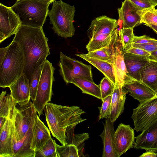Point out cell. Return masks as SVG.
I'll return each instance as SVG.
<instances>
[{"label": "cell", "mask_w": 157, "mask_h": 157, "mask_svg": "<svg viewBox=\"0 0 157 157\" xmlns=\"http://www.w3.org/2000/svg\"><path fill=\"white\" fill-rule=\"evenodd\" d=\"M102 132L99 135L103 144L102 157H118L114 142V131L113 122L109 118L105 119Z\"/></svg>", "instance_id": "obj_20"}, {"label": "cell", "mask_w": 157, "mask_h": 157, "mask_svg": "<svg viewBox=\"0 0 157 157\" xmlns=\"http://www.w3.org/2000/svg\"><path fill=\"white\" fill-rule=\"evenodd\" d=\"M135 148L157 151V120L135 137Z\"/></svg>", "instance_id": "obj_17"}, {"label": "cell", "mask_w": 157, "mask_h": 157, "mask_svg": "<svg viewBox=\"0 0 157 157\" xmlns=\"http://www.w3.org/2000/svg\"><path fill=\"white\" fill-rule=\"evenodd\" d=\"M55 70L52 63L47 59L42 64L36 96L33 102L39 116L43 114L44 107L51 101L53 94L52 85L55 80L53 75Z\"/></svg>", "instance_id": "obj_6"}, {"label": "cell", "mask_w": 157, "mask_h": 157, "mask_svg": "<svg viewBox=\"0 0 157 157\" xmlns=\"http://www.w3.org/2000/svg\"><path fill=\"white\" fill-rule=\"evenodd\" d=\"M49 0L50 1V2H51V3H52V2H53L54 1H55V0Z\"/></svg>", "instance_id": "obj_48"}, {"label": "cell", "mask_w": 157, "mask_h": 157, "mask_svg": "<svg viewBox=\"0 0 157 157\" xmlns=\"http://www.w3.org/2000/svg\"><path fill=\"white\" fill-rule=\"evenodd\" d=\"M50 131L37 114L33 127L31 144L32 148L35 152L51 138Z\"/></svg>", "instance_id": "obj_21"}, {"label": "cell", "mask_w": 157, "mask_h": 157, "mask_svg": "<svg viewBox=\"0 0 157 157\" xmlns=\"http://www.w3.org/2000/svg\"><path fill=\"white\" fill-rule=\"evenodd\" d=\"M140 157H157V153L156 151L151 150H146V152L143 153Z\"/></svg>", "instance_id": "obj_42"}, {"label": "cell", "mask_w": 157, "mask_h": 157, "mask_svg": "<svg viewBox=\"0 0 157 157\" xmlns=\"http://www.w3.org/2000/svg\"><path fill=\"white\" fill-rule=\"evenodd\" d=\"M99 70L115 85L117 82L116 75L113 65L106 61L101 60L88 56L86 54H76Z\"/></svg>", "instance_id": "obj_24"}, {"label": "cell", "mask_w": 157, "mask_h": 157, "mask_svg": "<svg viewBox=\"0 0 157 157\" xmlns=\"http://www.w3.org/2000/svg\"><path fill=\"white\" fill-rule=\"evenodd\" d=\"M142 10L129 0H124L118 9L119 18L123 23V28H133L140 24Z\"/></svg>", "instance_id": "obj_13"}, {"label": "cell", "mask_w": 157, "mask_h": 157, "mask_svg": "<svg viewBox=\"0 0 157 157\" xmlns=\"http://www.w3.org/2000/svg\"><path fill=\"white\" fill-rule=\"evenodd\" d=\"M42 64L36 69L29 82L30 98L33 101L35 100L36 97L42 71Z\"/></svg>", "instance_id": "obj_34"}, {"label": "cell", "mask_w": 157, "mask_h": 157, "mask_svg": "<svg viewBox=\"0 0 157 157\" xmlns=\"http://www.w3.org/2000/svg\"><path fill=\"white\" fill-rule=\"evenodd\" d=\"M141 80L151 89L155 94L157 92V62L150 60L140 72Z\"/></svg>", "instance_id": "obj_25"}, {"label": "cell", "mask_w": 157, "mask_h": 157, "mask_svg": "<svg viewBox=\"0 0 157 157\" xmlns=\"http://www.w3.org/2000/svg\"><path fill=\"white\" fill-rule=\"evenodd\" d=\"M59 70L60 75L67 84L71 83L74 78H82L92 82L93 78L91 67L90 66L83 63L81 61L71 58L59 52Z\"/></svg>", "instance_id": "obj_8"}, {"label": "cell", "mask_w": 157, "mask_h": 157, "mask_svg": "<svg viewBox=\"0 0 157 157\" xmlns=\"http://www.w3.org/2000/svg\"><path fill=\"white\" fill-rule=\"evenodd\" d=\"M0 63V87H9L23 73L25 60L18 43L13 40L7 46L4 57Z\"/></svg>", "instance_id": "obj_3"}, {"label": "cell", "mask_w": 157, "mask_h": 157, "mask_svg": "<svg viewBox=\"0 0 157 157\" xmlns=\"http://www.w3.org/2000/svg\"><path fill=\"white\" fill-rule=\"evenodd\" d=\"M57 157H79L78 150L74 144L59 145L56 144Z\"/></svg>", "instance_id": "obj_32"}, {"label": "cell", "mask_w": 157, "mask_h": 157, "mask_svg": "<svg viewBox=\"0 0 157 157\" xmlns=\"http://www.w3.org/2000/svg\"><path fill=\"white\" fill-rule=\"evenodd\" d=\"M37 112L30 100L26 104L15 107L11 120L17 141L22 139L34 125Z\"/></svg>", "instance_id": "obj_9"}, {"label": "cell", "mask_w": 157, "mask_h": 157, "mask_svg": "<svg viewBox=\"0 0 157 157\" xmlns=\"http://www.w3.org/2000/svg\"><path fill=\"white\" fill-rule=\"evenodd\" d=\"M140 23L147 26L151 25H157V9L153 7L142 10Z\"/></svg>", "instance_id": "obj_33"}, {"label": "cell", "mask_w": 157, "mask_h": 157, "mask_svg": "<svg viewBox=\"0 0 157 157\" xmlns=\"http://www.w3.org/2000/svg\"><path fill=\"white\" fill-rule=\"evenodd\" d=\"M13 40L18 43L22 51L25 60L23 73L29 82L36 69L44 63L50 54L48 39L42 27L21 25Z\"/></svg>", "instance_id": "obj_1"}, {"label": "cell", "mask_w": 157, "mask_h": 157, "mask_svg": "<svg viewBox=\"0 0 157 157\" xmlns=\"http://www.w3.org/2000/svg\"><path fill=\"white\" fill-rule=\"evenodd\" d=\"M152 29L157 34V25H150L148 26Z\"/></svg>", "instance_id": "obj_46"}, {"label": "cell", "mask_w": 157, "mask_h": 157, "mask_svg": "<svg viewBox=\"0 0 157 157\" xmlns=\"http://www.w3.org/2000/svg\"><path fill=\"white\" fill-rule=\"evenodd\" d=\"M124 50L130 47L133 43L135 37L133 33V29L123 28L118 31Z\"/></svg>", "instance_id": "obj_31"}, {"label": "cell", "mask_w": 157, "mask_h": 157, "mask_svg": "<svg viewBox=\"0 0 157 157\" xmlns=\"http://www.w3.org/2000/svg\"><path fill=\"white\" fill-rule=\"evenodd\" d=\"M86 55L91 58L109 62L110 57L107 52V47L94 51L88 52Z\"/></svg>", "instance_id": "obj_37"}, {"label": "cell", "mask_w": 157, "mask_h": 157, "mask_svg": "<svg viewBox=\"0 0 157 157\" xmlns=\"http://www.w3.org/2000/svg\"><path fill=\"white\" fill-rule=\"evenodd\" d=\"M128 91L117 82L115 85L112 94L109 119L115 122L123 112L126 99V94Z\"/></svg>", "instance_id": "obj_19"}, {"label": "cell", "mask_w": 157, "mask_h": 157, "mask_svg": "<svg viewBox=\"0 0 157 157\" xmlns=\"http://www.w3.org/2000/svg\"><path fill=\"white\" fill-rule=\"evenodd\" d=\"M21 25L17 15L11 7L0 3V43L15 34Z\"/></svg>", "instance_id": "obj_11"}, {"label": "cell", "mask_w": 157, "mask_h": 157, "mask_svg": "<svg viewBox=\"0 0 157 157\" xmlns=\"http://www.w3.org/2000/svg\"><path fill=\"white\" fill-rule=\"evenodd\" d=\"M112 94L105 98L102 101L101 106L98 107L99 110V120L104 118L107 119L109 117Z\"/></svg>", "instance_id": "obj_36"}, {"label": "cell", "mask_w": 157, "mask_h": 157, "mask_svg": "<svg viewBox=\"0 0 157 157\" xmlns=\"http://www.w3.org/2000/svg\"><path fill=\"white\" fill-rule=\"evenodd\" d=\"M135 139L134 129L129 125L119 124L114 136L115 149L118 157L133 147Z\"/></svg>", "instance_id": "obj_12"}, {"label": "cell", "mask_w": 157, "mask_h": 157, "mask_svg": "<svg viewBox=\"0 0 157 157\" xmlns=\"http://www.w3.org/2000/svg\"><path fill=\"white\" fill-rule=\"evenodd\" d=\"M7 49V46L0 48V62H2L5 56Z\"/></svg>", "instance_id": "obj_44"}, {"label": "cell", "mask_w": 157, "mask_h": 157, "mask_svg": "<svg viewBox=\"0 0 157 157\" xmlns=\"http://www.w3.org/2000/svg\"><path fill=\"white\" fill-rule=\"evenodd\" d=\"M118 31L116 29L113 32L110 43L107 47V52L110 57L108 62L113 67L118 84L123 86L125 83L133 79L128 74L124 60V50Z\"/></svg>", "instance_id": "obj_7"}, {"label": "cell", "mask_w": 157, "mask_h": 157, "mask_svg": "<svg viewBox=\"0 0 157 157\" xmlns=\"http://www.w3.org/2000/svg\"><path fill=\"white\" fill-rule=\"evenodd\" d=\"M117 20L106 16H101L93 20L87 31L89 40L100 34H110L117 29Z\"/></svg>", "instance_id": "obj_14"}, {"label": "cell", "mask_w": 157, "mask_h": 157, "mask_svg": "<svg viewBox=\"0 0 157 157\" xmlns=\"http://www.w3.org/2000/svg\"><path fill=\"white\" fill-rule=\"evenodd\" d=\"M8 118L4 117H0V131L4 126Z\"/></svg>", "instance_id": "obj_45"}, {"label": "cell", "mask_w": 157, "mask_h": 157, "mask_svg": "<svg viewBox=\"0 0 157 157\" xmlns=\"http://www.w3.org/2000/svg\"><path fill=\"white\" fill-rule=\"evenodd\" d=\"M123 87L140 104L156 97L155 92L141 80L132 79L125 83Z\"/></svg>", "instance_id": "obj_16"}, {"label": "cell", "mask_w": 157, "mask_h": 157, "mask_svg": "<svg viewBox=\"0 0 157 157\" xmlns=\"http://www.w3.org/2000/svg\"><path fill=\"white\" fill-rule=\"evenodd\" d=\"M75 126H71L68 127L66 131V141L67 144H72L77 147L79 157H84V152L85 141L89 138L87 133L79 134H74V130Z\"/></svg>", "instance_id": "obj_26"}, {"label": "cell", "mask_w": 157, "mask_h": 157, "mask_svg": "<svg viewBox=\"0 0 157 157\" xmlns=\"http://www.w3.org/2000/svg\"><path fill=\"white\" fill-rule=\"evenodd\" d=\"M33 126L22 139L17 141L15 138L14 139L13 148V157H34L35 151L31 147Z\"/></svg>", "instance_id": "obj_23"}, {"label": "cell", "mask_w": 157, "mask_h": 157, "mask_svg": "<svg viewBox=\"0 0 157 157\" xmlns=\"http://www.w3.org/2000/svg\"><path fill=\"white\" fill-rule=\"evenodd\" d=\"M132 118L134 130L141 132L157 120V97L142 103L133 109Z\"/></svg>", "instance_id": "obj_10"}, {"label": "cell", "mask_w": 157, "mask_h": 157, "mask_svg": "<svg viewBox=\"0 0 157 157\" xmlns=\"http://www.w3.org/2000/svg\"><path fill=\"white\" fill-rule=\"evenodd\" d=\"M56 144L51 137L41 148L36 151L34 157H57Z\"/></svg>", "instance_id": "obj_30"}, {"label": "cell", "mask_w": 157, "mask_h": 157, "mask_svg": "<svg viewBox=\"0 0 157 157\" xmlns=\"http://www.w3.org/2000/svg\"><path fill=\"white\" fill-rule=\"evenodd\" d=\"M17 104L11 94H6V91H2L0 95V117L11 119Z\"/></svg>", "instance_id": "obj_28"}, {"label": "cell", "mask_w": 157, "mask_h": 157, "mask_svg": "<svg viewBox=\"0 0 157 157\" xmlns=\"http://www.w3.org/2000/svg\"><path fill=\"white\" fill-rule=\"evenodd\" d=\"M51 3L49 0H18L10 7L22 25L40 28L45 22Z\"/></svg>", "instance_id": "obj_4"}, {"label": "cell", "mask_w": 157, "mask_h": 157, "mask_svg": "<svg viewBox=\"0 0 157 157\" xmlns=\"http://www.w3.org/2000/svg\"><path fill=\"white\" fill-rule=\"evenodd\" d=\"M155 6H157V0H151Z\"/></svg>", "instance_id": "obj_47"}, {"label": "cell", "mask_w": 157, "mask_h": 157, "mask_svg": "<svg viewBox=\"0 0 157 157\" xmlns=\"http://www.w3.org/2000/svg\"><path fill=\"white\" fill-rule=\"evenodd\" d=\"M156 41L157 40L146 35L139 36H135L133 43L142 44Z\"/></svg>", "instance_id": "obj_41"}, {"label": "cell", "mask_w": 157, "mask_h": 157, "mask_svg": "<svg viewBox=\"0 0 157 157\" xmlns=\"http://www.w3.org/2000/svg\"><path fill=\"white\" fill-rule=\"evenodd\" d=\"M71 83L79 88L83 93L90 95L101 100V96L99 86L94 82L82 78L77 77L74 78Z\"/></svg>", "instance_id": "obj_27"}, {"label": "cell", "mask_w": 157, "mask_h": 157, "mask_svg": "<svg viewBox=\"0 0 157 157\" xmlns=\"http://www.w3.org/2000/svg\"><path fill=\"white\" fill-rule=\"evenodd\" d=\"M44 110L46 120L53 137L63 145L67 144L66 131L71 126H75L86 119L81 115L85 112L77 106H68L48 103Z\"/></svg>", "instance_id": "obj_2"}, {"label": "cell", "mask_w": 157, "mask_h": 157, "mask_svg": "<svg viewBox=\"0 0 157 157\" xmlns=\"http://www.w3.org/2000/svg\"><path fill=\"white\" fill-rule=\"evenodd\" d=\"M9 87L14 102L19 105H25L30 101L29 81L24 73Z\"/></svg>", "instance_id": "obj_15"}, {"label": "cell", "mask_w": 157, "mask_h": 157, "mask_svg": "<svg viewBox=\"0 0 157 157\" xmlns=\"http://www.w3.org/2000/svg\"><path fill=\"white\" fill-rule=\"evenodd\" d=\"M113 33L110 34L97 35L92 37L86 45L87 50L90 52L107 47L110 43Z\"/></svg>", "instance_id": "obj_29"}, {"label": "cell", "mask_w": 157, "mask_h": 157, "mask_svg": "<svg viewBox=\"0 0 157 157\" xmlns=\"http://www.w3.org/2000/svg\"><path fill=\"white\" fill-rule=\"evenodd\" d=\"M148 58L150 60L157 62V50L151 52Z\"/></svg>", "instance_id": "obj_43"}, {"label": "cell", "mask_w": 157, "mask_h": 157, "mask_svg": "<svg viewBox=\"0 0 157 157\" xmlns=\"http://www.w3.org/2000/svg\"><path fill=\"white\" fill-rule=\"evenodd\" d=\"M141 10H145L155 7L151 0H129Z\"/></svg>", "instance_id": "obj_39"}, {"label": "cell", "mask_w": 157, "mask_h": 157, "mask_svg": "<svg viewBox=\"0 0 157 157\" xmlns=\"http://www.w3.org/2000/svg\"><path fill=\"white\" fill-rule=\"evenodd\" d=\"M99 86L101 90L102 101L105 98L113 94L115 85L110 80L105 77L101 80Z\"/></svg>", "instance_id": "obj_35"}, {"label": "cell", "mask_w": 157, "mask_h": 157, "mask_svg": "<svg viewBox=\"0 0 157 157\" xmlns=\"http://www.w3.org/2000/svg\"><path fill=\"white\" fill-rule=\"evenodd\" d=\"M155 96L157 97V92H156V94H155Z\"/></svg>", "instance_id": "obj_49"}, {"label": "cell", "mask_w": 157, "mask_h": 157, "mask_svg": "<svg viewBox=\"0 0 157 157\" xmlns=\"http://www.w3.org/2000/svg\"></svg>", "instance_id": "obj_50"}, {"label": "cell", "mask_w": 157, "mask_h": 157, "mask_svg": "<svg viewBox=\"0 0 157 157\" xmlns=\"http://www.w3.org/2000/svg\"><path fill=\"white\" fill-rule=\"evenodd\" d=\"M124 52L132 53L135 55L148 57L151 53L147 51L138 48L130 46L128 49L124 50Z\"/></svg>", "instance_id": "obj_40"}, {"label": "cell", "mask_w": 157, "mask_h": 157, "mask_svg": "<svg viewBox=\"0 0 157 157\" xmlns=\"http://www.w3.org/2000/svg\"><path fill=\"white\" fill-rule=\"evenodd\" d=\"M124 58L128 75L132 79L141 80L140 71L149 61L148 57L124 52Z\"/></svg>", "instance_id": "obj_22"}, {"label": "cell", "mask_w": 157, "mask_h": 157, "mask_svg": "<svg viewBox=\"0 0 157 157\" xmlns=\"http://www.w3.org/2000/svg\"><path fill=\"white\" fill-rule=\"evenodd\" d=\"M75 12L74 6H71L62 0H55L53 2L48 16L55 33L64 38L71 37L74 35L75 29L73 22Z\"/></svg>", "instance_id": "obj_5"}, {"label": "cell", "mask_w": 157, "mask_h": 157, "mask_svg": "<svg viewBox=\"0 0 157 157\" xmlns=\"http://www.w3.org/2000/svg\"><path fill=\"white\" fill-rule=\"evenodd\" d=\"M0 133V157H13V141L15 137L11 119H7Z\"/></svg>", "instance_id": "obj_18"}, {"label": "cell", "mask_w": 157, "mask_h": 157, "mask_svg": "<svg viewBox=\"0 0 157 157\" xmlns=\"http://www.w3.org/2000/svg\"><path fill=\"white\" fill-rule=\"evenodd\" d=\"M131 46L143 49L151 53L157 50V41L142 44L132 43Z\"/></svg>", "instance_id": "obj_38"}]
</instances>
